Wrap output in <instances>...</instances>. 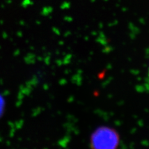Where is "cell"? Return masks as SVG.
<instances>
[{
    "label": "cell",
    "mask_w": 149,
    "mask_h": 149,
    "mask_svg": "<svg viewBox=\"0 0 149 149\" xmlns=\"http://www.w3.org/2000/svg\"><path fill=\"white\" fill-rule=\"evenodd\" d=\"M4 110V101L2 97L0 96V116L3 114Z\"/></svg>",
    "instance_id": "cell-2"
},
{
    "label": "cell",
    "mask_w": 149,
    "mask_h": 149,
    "mask_svg": "<svg viewBox=\"0 0 149 149\" xmlns=\"http://www.w3.org/2000/svg\"><path fill=\"white\" fill-rule=\"evenodd\" d=\"M119 142V135L115 130L108 127H101L93 133L90 144L95 148H114L118 146Z\"/></svg>",
    "instance_id": "cell-1"
}]
</instances>
